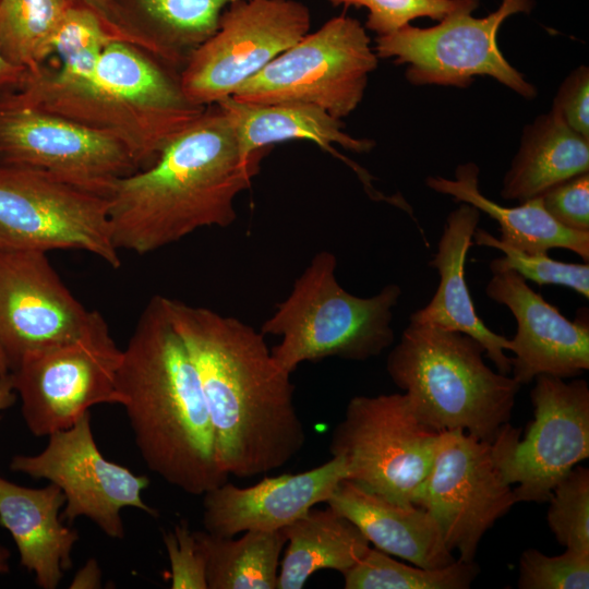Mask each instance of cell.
<instances>
[{"label": "cell", "mask_w": 589, "mask_h": 589, "mask_svg": "<svg viewBox=\"0 0 589 589\" xmlns=\"http://www.w3.org/2000/svg\"><path fill=\"white\" fill-rule=\"evenodd\" d=\"M69 0H0V51L15 67L34 70L52 56Z\"/></svg>", "instance_id": "cell-29"}, {"label": "cell", "mask_w": 589, "mask_h": 589, "mask_svg": "<svg viewBox=\"0 0 589 589\" xmlns=\"http://www.w3.org/2000/svg\"><path fill=\"white\" fill-rule=\"evenodd\" d=\"M91 316L47 253L0 247V354L9 372L25 357L81 336Z\"/></svg>", "instance_id": "cell-17"}, {"label": "cell", "mask_w": 589, "mask_h": 589, "mask_svg": "<svg viewBox=\"0 0 589 589\" xmlns=\"http://www.w3.org/2000/svg\"><path fill=\"white\" fill-rule=\"evenodd\" d=\"M164 302L196 370L221 471L247 478L287 465L303 448L305 430L290 373L265 335L208 308Z\"/></svg>", "instance_id": "cell-1"}, {"label": "cell", "mask_w": 589, "mask_h": 589, "mask_svg": "<svg viewBox=\"0 0 589 589\" xmlns=\"http://www.w3.org/2000/svg\"><path fill=\"white\" fill-rule=\"evenodd\" d=\"M238 0H109L110 25L128 41L177 71L218 28Z\"/></svg>", "instance_id": "cell-21"}, {"label": "cell", "mask_w": 589, "mask_h": 589, "mask_svg": "<svg viewBox=\"0 0 589 589\" xmlns=\"http://www.w3.org/2000/svg\"><path fill=\"white\" fill-rule=\"evenodd\" d=\"M531 8L532 0H502L500 8L485 17L457 12L428 28L408 24L377 36L373 49L377 58L407 64L406 77L411 84L465 87L476 76L486 75L532 98L534 86L508 63L496 39L504 20L528 13Z\"/></svg>", "instance_id": "cell-13"}, {"label": "cell", "mask_w": 589, "mask_h": 589, "mask_svg": "<svg viewBox=\"0 0 589 589\" xmlns=\"http://www.w3.org/2000/svg\"><path fill=\"white\" fill-rule=\"evenodd\" d=\"M8 368L3 361L2 356L0 354V375L8 373Z\"/></svg>", "instance_id": "cell-43"}, {"label": "cell", "mask_w": 589, "mask_h": 589, "mask_svg": "<svg viewBox=\"0 0 589 589\" xmlns=\"http://www.w3.org/2000/svg\"><path fill=\"white\" fill-rule=\"evenodd\" d=\"M553 108L574 131L589 139V70L581 65L562 83Z\"/></svg>", "instance_id": "cell-37"}, {"label": "cell", "mask_w": 589, "mask_h": 589, "mask_svg": "<svg viewBox=\"0 0 589 589\" xmlns=\"http://www.w3.org/2000/svg\"><path fill=\"white\" fill-rule=\"evenodd\" d=\"M101 569L95 558H89L72 578L71 589H96L101 587Z\"/></svg>", "instance_id": "cell-38"}, {"label": "cell", "mask_w": 589, "mask_h": 589, "mask_svg": "<svg viewBox=\"0 0 589 589\" xmlns=\"http://www.w3.org/2000/svg\"><path fill=\"white\" fill-rule=\"evenodd\" d=\"M109 200L46 171L0 165V247L87 251L121 265Z\"/></svg>", "instance_id": "cell-9"}, {"label": "cell", "mask_w": 589, "mask_h": 589, "mask_svg": "<svg viewBox=\"0 0 589 589\" xmlns=\"http://www.w3.org/2000/svg\"><path fill=\"white\" fill-rule=\"evenodd\" d=\"M122 350L98 311L81 336L25 357L10 373L28 430L38 437L73 425L99 404H119Z\"/></svg>", "instance_id": "cell-10"}, {"label": "cell", "mask_w": 589, "mask_h": 589, "mask_svg": "<svg viewBox=\"0 0 589 589\" xmlns=\"http://www.w3.org/2000/svg\"><path fill=\"white\" fill-rule=\"evenodd\" d=\"M194 536L205 560L207 589H276L286 544L281 530H250L238 540L207 531Z\"/></svg>", "instance_id": "cell-28"}, {"label": "cell", "mask_w": 589, "mask_h": 589, "mask_svg": "<svg viewBox=\"0 0 589 589\" xmlns=\"http://www.w3.org/2000/svg\"><path fill=\"white\" fill-rule=\"evenodd\" d=\"M530 393L533 421L521 430L505 423L491 442L494 461L519 502H546L553 488L589 456V387L538 375Z\"/></svg>", "instance_id": "cell-11"}, {"label": "cell", "mask_w": 589, "mask_h": 589, "mask_svg": "<svg viewBox=\"0 0 589 589\" xmlns=\"http://www.w3.org/2000/svg\"><path fill=\"white\" fill-rule=\"evenodd\" d=\"M281 531L288 545L276 589H301L321 569L342 574L370 549L359 528L329 507H313Z\"/></svg>", "instance_id": "cell-27"}, {"label": "cell", "mask_w": 589, "mask_h": 589, "mask_svg": "<svg viewBox=\"0 0 589 589\" xmlns=\"http://www.w3.org/2000/svg\"><path fill=\"white\" fill-rule=\"evenodd\" d=\"M480 212L462 203L446 218L437 251L429 265L437 271L440 284L431 301L414 311L409 322L467 334L478 340L489 358L504 374L510 373L512 359L506 356L509 339L492 332L478 316L465 277V263Z\"/></svg>", "instance_id": "cell-20"}, {"label": "cell", "mask_w": 589, "mask_h": 589, "mask_svg": "<svg viewBox=\"0 0 589 589\" xmlns=\"http://www.w3.org/2000/svg\"><path fill=\"white\" fill-rule=\"evenodd\" d=\"M69 1L71 3L87 7L94 12H96L100 16V19L105 22L109 32L112 34L111 25H110L109 0H69Z\"/></svg>", "instance_id": "cell-41"}, {"label": "cell", "mask_w": 589, "mask_h": 589, "mask_svg": "<svg viewBox=\"0 0 589 589\" xmlns=\"http://www.w3.org/2000/svg\"><path fill=\"white\" fill-rule=\"evenodd\" d=\"M520 589H588L589 553L566 549L549 556L537 549L522 552L519 561Z\"/></svg>", "instance_id": "cell-34"}, {"label": "cell", "mask_w": 589, "mask_h": 589, "mask_svg": "<svg viewBox=\"0 0 589 589\" xmlns=\"http://www.w3.org/2000/svg\"><path fill=\"white\" fill-rule=\"evenodd\" d=\"M336 266L333 253L317 252L262 325L264 335L281 337L272 354L290 374L305 361L332 357L364 361L380 356L395 339L393 310L401 288L388 284L374 296L358 297L337 281Z\"/></svg>", "instance_id": "cell-6"}, {"label": "cell", "mask_w": 589, "mask_h": 589, "mask_svg": "<svg viewBox=\"0 0 589 589\" xmlns=\"http://www.w3.org/2000/svg\"><path fill=\"white\" fill-rule=\"evenodd\" d=\"M65 498L53 483L44 488L17 485L0 476V526L12 536L20 563L43 589L58 588L72 566L79 533L62 524Z\"/></svg>", "instance_id": "cell-22"}, {"label": "cell", "mask_w": 589, "mask_h": 589, "mask_svg": "<svg viewBox=\"0 0 589 589\" xmlns=\"http://www.w3.org/2000/svg\"><path fill=\"white\" fill-rule=\"evenodd\" d=\"M425 183L435 192L470 204L495 219L501 229L500 240L508 245L529 253L566 249L585 262L589 261V232L562 226L545 211L540 196L514 207L502 206L488 199L479 189V168L474 163L459 165L453 180L429 177Z\"/></svg>", "instance_id": "cell-25"}, {"label": "cell", "mask_w": 589, "mask_h": 589, "mask_svg": "<svg viewBox=\"0 0 589 589\" xmlns=\"http://www.w3.org/2000/svg\"><path fill=\"white\" fill-rule=\"evenodd\" d=\"M588 171L589 139L568 127L552 108L525 128L501 195L521 203Z\"/></svg>", "instance_id": "cell-26"}, {"label": "cell", "mask_w": 589, "mask_h": 589, "mask_svg": "<svg viewBox=\"0 0 589 589\" xmlns=\"http://www.w3.org/2000/svg\"><path fill=\"white\" fill-rule=\"evenodd\" d=\"M135 444L146 466L192 495L228 481L218 466L211 417L194 364L164 296L142 311L117 372Z\"/></svg>", "instance_id": "cell-3"}, {"label": "cell", "mask_w": 589, "mask_h": 589, "mask_svg": "<svg viewBox=\"0 0 589 589\" xmlns=\"http://www.w3.org/2000/svg\"><path fill=\"white\" fill-rule=\"evenodd\" d=\"M348 473L342 458L300 472L266 477L240 488L228 481L203 494L205 531L235 537L250 530L277 531L325 503Z\"/></svg>", "instance_id": "cell-19"}, {"label": "cell", "mask_w": 589, "mask_h": 589, "mask_svg": "<svg viewBox=\"0 0 589 589\" xmlns=\"http://www.w3.org/2000/svg\"><path fill=\"white\" fill-rule=\"evenodd\" d=\"M272 147L243 156L216 105L179 132L148 167L119 179L108 200L116 248L143 255L204 227L230 226Z\"/></svg>", "instance_id": "cell-2"}, {"label": "cell", "mask_w": 589, "mask_h": 589, "mask_svg": "<svg viewBox=\"0 0 589 589\" xmlns=\"http://www.w3.org/2000/svg\"><path fill=\"white\" fill-rule=\"evenodd\" d=\"M477 245L497 249L504 256L490 262L492 273L515 271L526 280L539 286L557 285L573 289L585 298H589V265L564 263L551 259L548 253H529L508 245L481 228L473 232Z\"/></svg>", "instance_id": "cell-31"}, {"label": "cell", "mask_w": 589, "mask_h": 589, "mask_svg": "<svg viewBox=\"0 0 589 589\" xmlns=\"http://www.w3.org/2000/svg\"><path fill=\"white\" fill-rule=\"evenodd\" d=\"M479 574L474 561L440 568L410 566L374 548L342 573L346 589H467Z\"/></svg>", "instance_id": "cell-30"}, {"label": "cell", "mask_w": 589, "mask_h": 589, "mask_svg": "<svg viewBox=\"0 0 589 589\" xmlns=\"http://www.w3.org/2000/svg\"><path fill=\"white\" fill-rule=\"evenodd\" d=\"M483 356V346L467 334L409 322L386 369L422 422L491 443L509 422L520 385L493 371Z\"/></svg>", "instance_id": "cell-5"}, {"label": "cell", "mask_w": 589, "mask_h": 589, "mask_svg": "<svg viewBox=\"0 0 589 589\" xmlns=\"http://www.w3.org/2000/svg\"><path fill=\"white\" fill-rule=\"evenodd\" d=\"M21 96L35 108L113 135L139 170L151 166L206 108L184 95L177 71L120 39L104 47L93 70L39 68Z\"/></svg>", "instance_id": "cell-4"}, {"label": "cell", "mask_w": 589, "mask_h": 589, "mask_svg": "<svg viewBox=\"0 0 589 589\" xmlns=\"http://www.w3.org/2000/svg\"><path fill=\"white\" fill-rule=\"evenodd\" d=\"M333 5L366 8L365 28L377 36L394 33L417 17L441 21L457 12H472L479 0H327Z\"/></svg>", "instance_id": "cell-33"}, {"label": "cell", "mask_w": 589, "mask_h": 589, "mask_svg": "<svg viewBox=\"0 0 589 589\" xmlns=\"http://www.w3.org/2000/svg\"><path fill=\"white\" fill-rule=\"evenodd\" d=\"M309 9L296 0H238L216 32L179 72L184 95L207 107L231 97L248 79L309 33Z\"/></svg>", "instance_id": "cell-12"}, {"label": "cell", "mask_w": 589, "mask_h": 589, "mask_svg": "<svg viewBox=\"0 0 589 589\" xmlns=\"http://www.w3.org/2000/svg\"><path fill=\"white\" fill-rule=\"evenodd\" d=\"M545 211L562 226L589 232V173L570 178L540 195Z\"/></svg>", "instance_id": "cell-36"}, {"label": "cell", "mask_w": 589, "mask_h": 589, "mask_svg": "<svg viewBox=\"0 0 589 589\" xmlns=\"http://www.w3.org/2000/svg\"><path fill=\"white\" fill-rule=\"evenodd\" d=\"M516 503L491 443L461 430L440 433L418 506L433 517L449 551L473 561L483 534Z\"/></svg>", "instance_id": "cell-16"}, {"label": "cell", "mask_w": 589, "mask_h": 589, "mask_svg": "<svg viewBox=\"0 0 589 589\" xmlns=\"http://www.w3.org/2000/svg\"><path fill=\"white\" fill-rule=\"evenodd\" d=\"M26 70L10 63L0 51V94L17 89L24 82Z\"/></svg>", "instance_id": "cell-39"}, {"label": "cell", "mask_w": 589, "mask_h": 589, "mask_svg": "<svg viewBox=\"0 0 589 589\" xmlns=\"http://www.w3.org/2000/svg\"><path fill=\"white\" fill-rule=\"evenodd\" d=\"M441 432L422 422L405 393L356 396L332 434L347 480L404 505H418Z\"/></svg>", "instance_id": "cell-7"}, {"label": "cell", "mask_w": 589, "mask_h": 589, "mask_svg": "<svg viewBox=\"0 0 589 589\" xmlns=\"http://www.w3.org/2000/svg\"><path fill=\"white\" fill-rule=\"evenodd\" d=\"M9 550L0 545V575L9 572Z\"/></svg>", "instance_id": "cell-42"}, {"label": "cell", "mask_w": 589, "mask_h": 589, "mask_svg": "<svg viewBox=\"0 0 589 589\" xmlns=\"http://www.w3.org/2000/svg\"><path fill=\"white\" fill-rule=\"evenodd\" d=\"M16 398L10 373L0 375V411L10 408Z\"/></svg>", "instance_id": "cell-40"}, {"label": "cell", "mask_w": 589, "mask_h": 589, "mask_svg": "<svg viewBox=\"0 0 589 589\" xmlns=\"http://www.w3.org/2000/svg\"><path fill=\"white\" fill-rule=\"evenodd\" d=\"M488 298L505 305L517 322L509 339L512 377L521 386L538 375L573 377L589 369L587 313L574 321L532 290L515 271L493 273Z\"/></svg>", "instance_id": "cell-18"}, {"label": "cell", "mask_w": 589, "mask_h": 589, "mask_svg": "<svg viewBox=\"0 0 589 589\" xmlns=\"http://www.w3.org/2000/svg\"><path fill=\"white\" fill-rule=\"evenodd\" d=\"M353 522L370 543L424 568L455 561L433 517L418 505H404L344 479L325 502Z\"/></svg>", "instance_id": "cell-23"}, {"label": "cell", "mask_w": 589, "mask_h": 589, "mask_svg": "<svg viewBox=\"0 0 589 589\" xmlns=\"http://www.w3.org/2000/svg\"><path fill=\"white\" fill-rule=\"evenodd\" d=\"M216 105L226 115L243 156H251L256 151L285 141H311L347 163L369 192L377 194L371 187L369 173L340 156L332 146L338 144L345 149L366 153L372 149L374 142L347 134L341 120L324 109L304 103L252 104L232 97L221 99Z\"/></svg>", "instance_id": "cell-24"}, {"label": "cell", "mask_w": 589, "mask_h": 589, "mask_svg": "<svg viewBox=\"0 0 589 589\" xmlns=\"http://www.w3.org/2000/svg\"><path fill=\"white\" fill-rule=\"evenodd\" d=\"M376 65L365 27L341 14L305 34L231 97L252 104H312L341 120L362 100Z\"/></svg>", "instance_id": "cell-8"}, {"label": "cell", "mask_w": 589, "mask_h": 589, "mask_svg": "<svg viewBox=\"0 0 589 589\" xmlns=\"http://www.w3.org/2000/svg\"><path fill=\"white\" fill-rule=\"evenodd\" d=\"M548 524L565 549L589 553V470L574 467L553 488Z\"/></svg>", "instance_id": "cell-32"}, {"label": "cell", "mask_w": 589, "mask_h": 589, "mask_svg": "<svg viewBox=\"0 0 589 589\" xmlns=\"http://www.w3.org/2000/svg\"><path fill=\"white\" fill-rule=\"evenodd\" d=\"M0 165L39 169L109 197L116 182L139 170L113 135L0 94Z\"/></svg>", "instance_id": "cell-14"}, {"label": "cell", "mask_w": 589, "mask_h": 589, "mask_svg": "<svg viewBox=\"0 0 589 589\" xmlns=\"http://www.w3.org/2000/svg\"><path fill=\"white\" fill-rule=\"evenodd\" d=\"M170 563L172 589H207L205 560L194 531L184 521L163 536Z\"/></svg>", "instance_id": "cell-35"}, {"label": "cell", "mask_w": 589, "mask_h": 589, "mask_svg": "<svg viewBox=\"0 0 589 589\" xmlns=\"http://www.w3.org/2000/svg\"><path fill=\"white\" fill-rule=\"evenodd\" d=\"M10 469L57 485L65 498L62 520L71 525L86 517L112 539L124 537L120 515L123 508L157 516V510L142 498L149 479L103 456L94 438L89 411L70 428L50 434L40 453L14 456Z\"/></svg>", "instance_id": "cell-15"}]
</instances>
